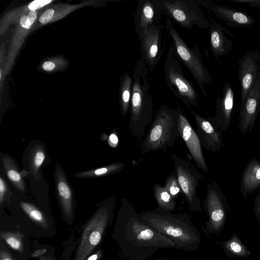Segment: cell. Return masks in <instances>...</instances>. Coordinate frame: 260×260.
Returning <instances> with one entry per match:
<instances>
[{"label":"cell","mask_w":260,"mask_h":260,"mask_svg":"<svg viewBox=\"0 0 260 260\" xmlns=\"http://www.w3.org/2000/svg\"><path fill=\"white\" fill-rule=\"evenodd\" d=\"M1 238L12 248L19 252L23 251V245L20 236L12 233H3Z\"/></svg>","instance_id":"f1b7e54d"},{"label":"cell","mask_w":260,"mask_h":260,"mask_svg":"<svg viewBox=\"0 0 260 260\" xmlns=\"http://www.w3.org/2000/svg\"><path fill=\"white\" fill-rule=\"evenodd\" d=\"M8 160L5 159V162H3L8 178L17 188L23 190L24 187L20 174Z\"/></svg>","instance_id":"4316f807"},{"label":"cell","mask_w":260,"mask_h":260,"mask_svg":"<svg viewBox=\"0 0 260 260\" xmlns=\"http://www.w3.org/2000/svg\"><path fill=\"white\" fill-rule=\"evenodd\" d=\"M149 70L143 58L137 61L133 76V90L128 128L140 141L153 116V103L150 93Z\"/></svg>","instance_id":"3957f363"},{"label":"cell","mask_w":260,"mask_h":260,"mask_svg":"<svg viewBox=\"0 0 260 260\" xmlns=\"http://www.w3.org/2000/svg\"><path fill=\"white\" fill-rule=\"evenodd\" d=\"M56 186L58 196L64 214L71 217L73 213V195L72 190L62 174L58 175Z\"/></svg>","instance_id":"7402d4cb"},{"label":"cell","mask_w":260,"mask_h":260,"mask_svg":"<svg viewBox=\"0 0 260 260\" xmlns=\"http://www.w3.org/2000/svg\"><path fill=\"white\" fill-rule=\"evenodd\" d=\"M7 191V186L6 184L3 180V179L1 177L0 178V201L2 203L3 199L5 196L6 192Z\"/></svg>","instance_id":"836d02e7"},{"label":"cell","mask_w":260,"mask_h":260,"mask_svg":"<svg viewBox=\"0 0 260 260\" xmlns=\"http://www.w3.org/2000/svg\"><path fill=\"white\" fill-rule=\"evenodd\" d=\"M180 137L178 111L166 105L161 106L153 119L150 128L140 146V154L151 151H165L172 147Z\"/></svg>","instance_id":"277c9868"},{"label":"cell","mask_w":260,"mask_h":260,"mask_svg":"<svg viewBox=\"0 0 260 260\" xmlns=\"http://www.w3.org/2000/svg\"><path fill=\"white\" fill-rule=\"evenodd\" d=\"M109 145L112 147H115L118 142L117 136L115 134H111L109 136Z\"/></svg>","instance_id":"d590c367"},{"label":"cell","mask_w":260,"mask_h":260,"mask_svg":"<svg viewBox=\"0 0 260 260\" xmlns=\"http://www.w3.org/2000/svg\"><path fill=\"white\" fill-rule=\"evenodd\" d=\"M141 213L149 226L175 243V248L188 252L199 249L201 236L187 213L174 214L158 207Z\"/></svg>","instance_id":"7a4b0ae2"},{"label":"cell","mask_w":260,"mask_h":260,"mask_svg":"<svg viewBox=\"0 0 260 260\" xmlns=\"http://www.w3.org/2000/svg\"><path fill=\"white\" fill-rule=\"evenodd\" d=\"M50 0H36L28 5V8L31 11H35L50 3Z\"/></svg>","instance_id":"4dcf8cb0"},{"label":"cell","mask_w":260,"mask_h":260,"mask_svg":"<svg viewBox=\"0 0 260 260\" xmlns=\"http://www.w3.org/2000/svg\"><path fill=\"white\" fill-rule=\"evenodd\" d=\"M209 9L229 26L246 28L255 22V19L247 13L229 7L211 4Z\"/></svg>","instance_id":"ac0fdd59"},{"label":"cell","mask_w":260,"mask_h":260,"mask_svg":"<svg viewBox=\"0 0 260 260\" xmlns=\"http://www.w3.org/2000/svg\"><path fill=\"white\" fill-rule=\"evenodd\" d=\"M0 260H13L12 256L5 251H1Z\"/></svg>","instance_id":"ab89813d"},{"label":"cell","mask_w":260,"mask_h":260,"mask_svg":"<svg viewBox=\"0 0 260 260\" xmlns=\"http://www.w3.org/2000/svg\"><path fill=\"white\" fill-rule=\"evenodd\" d=\"M102 255V252L101 251H98L95 254L92 255L85 260H97Z\"/></svg>","instance_id":"b9f144b4"},{"label":"cell","mask_w":260,"mask_h":260,"mask_svg":"<svg viewBox=\"0 0 260 260\" xmlns=\"http://www.w3.org/2000/svg\"><path fill=\"white\" fill-rule=\"evenodd\" d=\"M46 252V249H39L34 251V252L32 254L31 256L33 257L39 256L45 253Z\"/></svg>","instance_id":"60d3db41"},{"label":"cell","mask_w":260,"mask_h":260,"mask_svg":"<svg viewBox=\"0 0 260 260\" xmlns=\"http://www.w3.org/2000/svg\"><path fill=\"white\" fill-rule=\"evenodd\" d=\"M45 157V155L44 151L41 149H37L31 159V164L33 169H38L44 162Z\"/></svg>","instance_id":"f546056e"},{"label":"cell","mask_w":260,"mask_h":260,"mask_svg":"<svg viewBox=\"0 0 260 260\" xmlns=\"http://www.w3.org/2000/svg\"><path fill=\"white\" fill-rule=\"evenodd\" d=\"M260 53L257 50L247 51L238 60V80L241 88L242 105L253 87L260 71Z\"/></svg>","instance_id":"7c38bea8"},{"label":"cell","mask_w":260,"mask_h":260,"mask_svg":"<svg viewBox=\"0 0 260 260\" xmlns=\"http://www.w3.org/2000/svg\"><path fill=\"white\" fill-rule=\"evenodd\" d=\"M181 192L188 204L189 210L194 213L202 212L201 201L198 195L199 181L203 175L189 159H183L175 153L171 154Z\"/></svg>","instance_id":"9c48e42d"},{"label":"cell","mask_w":260,"mask_h":260,"mask_svg":"<svg viewBox=\"0 0 260 260\" xmlns=\"http://www.w3.org/2000/svg\"><path fill=\"white\" fill-rule=\"evenodd\" d=\"M164 186L174 199L182 193L175 171L166 178Z\"/></svg>","instance_id":"83f0119b"},{"label":"cell","mask_w":260,"mask_h":260,"mask_svg":"<svg viewBox=\"0 0 260 260\" xmlns=\"http://www.w3.org/2000/svg\"><path fill=\"white\" fill-rule=\"evenodd\" d=\"M54 68V63L51 61L45 62L43 64V69L47 71H50L52 70Z\"/></svg>","instance_id":"74e56055"},{"label":"cell","mask_w":260,"mask_h":260,"mask_svg":"<svg viewBox=\"0 0 260 260\" xmlns=\"http://www.w3.org/2000/svg\"><path fill=\"white\" fill-rule=\"evenodd\" d=\"M203 208L208 217L206 231L211 234L219 233L225 226L228 214L232 216V212L224 194L213 180L207 185Z\"/></svg>","instance_id":"30bf717a"},{"label":"cell","mask_w":260,"mask_h":260,"mask_svg":"<svg viewBox=\"0 0 260 260\" xmlns=\"http://www.w3.org/2000/svg\"><path fill=\"white\" fill-rule=\"evenodd\" d=\"M162 12L179 26L191 29L209 28L210 23L196 2L193 0H159Z\"/></svg>","instance_id":"ba28073f"},{"label":"cell","mask_w":260,"mask_h":260,"mask_svg":"<svg viewBox=\"0 0 260 260\" xmlns=\"http://www.w3.org/2000/svg\"><path fill=\"white\" fill-rule=\"evenodd\" d=\"M178 128L180 137L184 142L197 166L205 173L209 171L198 136L178 105Z\"/></svg>","instance_id":"4fadbf2b"},{"label":"cell","mask_w":260,"mask_h":260,"mask_svg":"<svg viewBox=\"0 0 260 260\" xmlns=\"http://www.w3.org/2000/svg\"><path fill=\"white\" fill-rule=\"evenodd\" d=\"M260 209V192L256 197L253 205L252 211L254 213Z\"/></svg>","instance_id":"e575fe53"},{"label":"cell","mask_w":260,"mask_h":260,"mask_svg":"<svg viewBox=\"0 0 260 260\" xmlns=\"http://www.w3.org/2000/svg\"><path fill=\"white\" fill-rule=\"evenodd\" d=\"M124 167L125 164L124 163L115 162L95 170L78 174L77 176L78 177H91L109 175L121 171Z\"/></svg>","instance_id":"d4e9b609"},{"label":"cell","mask_w":260,"mask_h":260,"mask_svg":"<svg viewBox=\"0 0 260 260\" xmlns=\"http://www.w3.org/2000/svg\"><path fill=\"white\" fill-rule=\"evenodd\" d=\"M166 28L173 41L176 55L189 71L202 94L207 96L205 85L211 81V75L203 63L199 49L196 46L190 48L187 45L170 19L166 20Z\"/></svg>","instance_id":"5b68a950"},{"label":"cell","mask_w":260,"mask_h":260,"mask_svg":"<svg viewBox=\"0 0 260 260\" xmlns=\"http://www.w3.org/2000/svg\"><path fill=\"white\" fill-rule=\"evenodd\" d=\"M162 12L159 0H140L134 18L139 40L151 27L157 25Z\"/></svg>","instance_id":"2e32d148"},{"label":"cell","mask_w":260,"mask_h":260,"mask_svg":"<svg viewBox=\"0 0 260 260\" xmlns=\"http://www.w3.org/2000/svg\"><path fill=\"white\" fill-rule=\"evenodd\" d=\"M235 95L232 87L226 82L223 88L221 96L216 100V113L212 117L221 131H226L230 126L233 114Z\"/></svg>","instance_id":"e0dca14e"},{"label":"cell","mask_w":260,"mask_h":260,"mask_svg":"<svg viewBox=\"0 0 260 260\" xmlns=\"http://www.w3.org/2000/svg\"><path fill=\"white\" fill-rule=\"evenodd\" d=\"M133 90V79L126 72L121 78L120 84V106L122 116H126L130 110Z\"/></svg>","instance_id":"603a6c76"},{"label":"cell","mask_w":260,"mask_h":260,"mask_svg":"<svg viewBox=\"0 0 260 260\" xmlns=\"http://www.w3.org/2000/svg\"><path fill=\"white\" fill-rule=\"evenodd\" d=\"M260 188V161L254 156L244 168L241 178L240 191L245 200Z\"/></svg>","instance_id":"ffe728a7"},{"label":"cell","mask_w":260,"mask_h":260,"mask_svg":"<svg viewBox=\"0 0 260 260\" xmlns=\"http://www.w3.org/2000/svg\"><path fill=\"white\" fill-rule=\"evenodd\" d=\"M20 206L25 213L34 221L43 227L46 226L47 221L44 215L36 207L26 202H21Z\"/></svg>","instance_id":"484cf974"},{"label":"cell","mask_w":260,"mask_h":260,"mask_svg":"<svg viewBox=\"0 0 260 260\" xmlns=\"http://www.w3.org/2000/svg\"><path fill=\"white\" fill-rule=\"evenodd\" d=\"M153 197L158 207L170 212L174 211L177 206L175 199L165 186L156 183L153 187Z\"/></svg>","instance_id":"cb8c5ba5"},{"label":"cell","mask_w":260,"mask_h":260,"mask_svg":"<svg viewBox=\"0 0 260 260\" xmlns=\"http://www.w3.org/2000/svg\"><path fill=\"white\" fill-rule=\"evenodd\" d=\"M215 243L221 246L230 259L246 258L249 256L251 253L235 232L233 233L230 239L223 242L216 241Z\"/></svg>","instance_id":"44dd1931"},{"label":"cell","mask_w":260,"mask_h":260,"mask_svg":"<svg viewBox=\"0 0 260 260\" xmlns=\"http://www.w3.org/2000/svg\"><path fill=\"white\" fill-rule=\"evenodd\" d=\"M196 122L197 134L201 145L206 149L216 152L224 147L221 131L212 118L205 117L189 108Z\"/></svg>","instance_id":"5bb4252c"},{"label":"cell","mask_w":260,"mask_h":260,"mask_svg":"<svg viewBox=\"0 0 260 260\" xmlns=\"http://www.w3.org/2000/svg\"><path fill=\"white\" fill-rule=\"evenodd\" d=\"M115 197L106 200L86 226L75 260H85L101 242L104 233L111 223Z\"/></svg>","instance_id":"8992f818"},{"label":"cell","mask_w":260,"mask_h":260,"mask_svg":"<svg viewBox=\"0 0 260 260\" xmlns=\"http://www.w3.org/2000/svg\"><path fill=\"white\" fill-rule=\"evenodd\" d=\"M209 40L210 50L216 58L225 55L232 50L233 42L225 33L234 37L219 23L212 21L209 26Z\"/></svg>","instance_id":"d6986e66"},{"label":"cell","mask_w":260,"mask_h":260,"mask_svg":"<svg viewBox=\"0 0 260 260\" xmlns=\"http://www.w3.org/2000/svg\"><path fill=\"white\" fill-rule=\"evenodd\" d=\"M112 238L127 260H146L175 243L149 226L127 199L121 201Z\"/></svg>","instance_id":"6da1fadb"},{"label":"cell","mask_w":260,"mask_h":260,"mask_svg":"<svg viewBox=\"0 0 260 260\" xmlns=\"http://www.w3.org/2000/svg\"><path fill=\"white\" fill-rule=\"evenodd\" d=\"M154 260H168L167 258H158Z\"/></svg>","instance_id":"7bdbcfd3"},{"label":"cell","mask_w":260,"mask_h":260,"mask_svg":"<svg viewBox=\"0 0 260 260\" xmlns=\"http://www.w3.org/2000/svg\"><path fill=\"white\" fill-rule=\"evenodd\" d=\"M20 22L21 26L25 28L28 29L31 25L30 21H29L27 17L25 16H22Z\"/></svg>","instance_id":"8d00e7d4"},{"label":"cell","mask_w":260,"mask_h":260,"mask_svg":"<svg viewBox=\"0 0 260 260\" xmlns=\"http://www.w3.org/2000/svg\"><path fill=\"white\" fill-rule=\"evenodd\" d=\"M54 14V11L50 9L46 11L40 17L39 21L42 24H45L51 20Z\"/></svg>","instance_id":"1f68e13d"},{"label":"cell","mask_w":260,"mask_h":260,"mask_svg":"<svg viewBox=\"0 0 260 260\" xmlns=\"http://www.w3.org/2000/svg\"><path fill=\"white\" fill-rule=\"evenodd\" d=\"M231 1L242 4H248L251 7H260V0H231Z\"/></svg>","instance_id":"d6a6232c"},{"label":"cell","mask_w":260,"mask_h":260,"mask_svg":"<svg viewBox=\"0 0 260 260\" xmlns=\"http://www.w3.org/2000/svg\"><path fill=\"white\" fill-rule=\"evenodd\" d=\"M37 17V12L35 11H31L28 14L27 18L30 24H32Z\"/></svg>","instance_id":"f35d334b"},{"label":"cell","mask_w":260,"mask_h":260,"mask_svg":"<svg viewBox=\"0 0 260 260\" xmlns=\"http://www.w3.org/2000/svg\"><path fill=\"white\" fill-rule=\"evenodd\" d=\"M141 57L148 70L152 72L157 64L165 50L162 44L161 28L155 25L150 28L139 40Z\"/></svg>","instance_id":"9a60e30c"},{"label":"cell","mask_w":260,"mask_h":260,"mask_svg":"<svg viewBox=\"0 0 260 260\" xmlns=\"http://www.w3.org/2000/svg\"><path fill=\"white\" fill-rule=\"evenodd\" d=\"M260 111V72L244 103L240 105L238 129L246 135L253 129Z\"/></svg>","instance_id":"8fae6325"},{"label":"cell","mask_w":260,"mask_h":260,"mask_svg":"<svg viewBox=\"0 0 260 260\" xmlns=\"http://www.w3.org/2000/svg\"><path fill=\"white\" fill-rule=\"evenodd\" d=\"M164 73L167 85L176 98L180 99L188 109L191 106L198 108L196 88L185 76L172 46L164 63Z\"/></svg>","instance_id":"52a82bcc"}]
</instances>
